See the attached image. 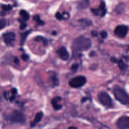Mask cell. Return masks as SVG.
<instances>
[{"label":"cell","instance_id":"cell-35","mask_svg":"<svg viewBox=\"0 0 129 129\" xmlns=\"http://www.w3.org/2000/svg\"><path fill=\"white\" fill-rule=\"evenodd\" d=\"M56 33H57V32H54L52 33V34H54V35H55V34H56Z\"/></svg>","mask_w":129,"mask_h":129},{"label":"cell","instance_id":"cell-6","mask_svg":"<svg viewBox=\"0 0 129 129\" xmlns=\"http://www.w3.org/2000/svg\"><path fill=\"white\" fill-rule=\"evenodd\" d=\"M116 125L118 129H129V118L127 116H123L117 120Z\"/></svg>","mask_w":129,"mask_h":129},{"label":"cell","instance_id":"cell-13","mask_svg":"<svg viewBox=\"0 0 129 129\" xmlns=\"http://www.w3.org/2000/svg\"><path fill=\"white\" fill-rule=\"evenodd\" d=\"M89 0H81L78 2V8L79 9H86L89 6Z\"/></svg>","mask_w":129,"mask_h":129},{"label":"cell","instance_id":"cell-14","mask_svg":"<svg viewBox=\"0 0 129 129\" xmlns=\"http://www.w3.org/2000/svg\"><path fill=\"white\" fill-rule=\"evenodd\" d=\"M43 113L42 112H38L37 113V115H36L35 117V119L33 120V122H32L31 123V127H35L37 123H38V122H40V120H42L43 117Z\"/></svg>","mask_w":129,"mask_h":129},{"label":"cell","instance_id":"cell-5","mask_svg":"<svg viewBox=\"0 0 129 129\" xmlns=\"http://www.w3.org/2000/svg\"><path fill=\"white\" fill-rule=\"evenodd\" d=\"M86 82V78L83 76H79L71 79L69 82V84L72 88H78L83 86Z\"/></svg>","mask_w":129,"mask_h":129},{"label":"cell","instance_id":"cell-19","mask_svg":"<svg viewBox=\"0 0 129 129\" xmlns=\"http://www.w3.org/2000/svg\"><path fill=\"white\" fill-rule=\"evenodd\" d=\"M33 20L37 21V23H38V25H42L44 24V22L40 20V16L38 15L34 16H33Z\"/></svg>","mask_w":129,"mask_h":129},{"label":"cell","instance_id":"cell-7","mask_svg":"<svg viewBox=\"0 0 129 129\" xmlns=\"http://www.w3.org/2000/svg\"><path fill=\"white\" fill-rule=\"evenodd\" d=\"M128 30H129V28L127 26L121 25L117 26L115 28L114 33L117 37L120 38H125L127 34Z\"/></svg>","mask_w":129,"mask_h":129},{"label":"cell","instance_id":"cell-11","mask_svg":"<svg viewBox=\"0 0 129 129\" xmlns=\"http://www.w3.org/2000/svg\"><path fill=\"white\" fill-rule=\"evenodd\" d=\"M61 99H62V98L59 97H56L52 99V105L53 108L55 110H59L63 107V106L61 104H59V102L61 101Z\"/></svg>","mask_w":129,"mask_h":129},{"label":"cell","instance_id":"cell-24","mask_svg":"<svg viewBox=\"0 0 129 129\" xmlns=\"http://www.w3.org/2000/svg\"><path fill=\"white\" fill-rule=\"evenodd\" d=\"M100 36L103 38H106V37H108V33L106 31H102L100 33Z\"/></svg>","mask_w":129,"mask_h":129},{"label":"cell","instance_id":"cell-2","mask_svg":"<svg viewBox=\"0 0 129 129\" xmlns=\"http://www.w3.org/2000/svg\"><path fill=\"white\" fill-rule=\"evenodd\" d=\"M113 93L117 101L122 105H129V98L127 93L119 86L115 85L113 88Z\"/></svg>","mask_w":129,"mask_h":129},{"label":"cell","instance_id":"cell-30","mask_svg":"<svg viewBox=\"0 0 129 129\" xmlns=\"http://www.w3.org/2000/svg\"><path fill=\"white\" fill-rule=\"evenodd\" d=\"M91 34H92L93 36H95V37H96V36L98 35V32H97V31H93L92 32H91Z\"/></svg>","mask_w":129,"mask_h":129},{"label":"cell","instance_id":"cell-1","mask_svg":"<svg viewBox=\"0 0 129 129\" xmlns=\"http://www.w3.org/2000/svg\"><path fill=\"white\" fill-rule=\"evenodd\" d=\"M91 46L90 39L84 36H80L76 38L72 43V50L73 55H76L78 53L82 51H86Z\"/></svg>","mask_w":129,"mask_h":129},{"label":"cell","instance_id":"cell-28","mask_svg":"<svg viewBox=\"0 0 129 129\" xmlns=\"http://www.w3.org/2000/svg\"><path fill=\"white\" fill-rule=\"evenodd\" d=\"M21 58L23 59L24 61H27V60L28 59V58H29V56L27 55H26V54H23V55H21Z\"/></svg>","mask_w":129,"mask_h":129},{"label":"cell","instance_id":"cell-8","mask_svg":"<svg viewBox=\"0 0 129 129\" xmlns=\"http://www.w3.org/2000/svg\"><path fill=\"white\" fill-rule=\"evenodd\" d=\"M91 12L94 15L97 16L100 15L101 16H104L106 13V6H105V3L103 1H101L100 5H99L98 8H92L91 9Z\"/></svg>","mask_w":129,"mask_h":129},{"label":"cell","instance_id":"cell-34","mask_svg":"<svg viewBox=\"0 0 129 129\" xmlns=\"http://www.w3.org/2000/svg\"><path fill=\"white\" fill-rule=\"evenodd\" d=\"M86 99H88V98H83V99H82V102H84V101H86Z\"/></svg>","mask_w":129,"mask_h":129},{"label":"cell","instance_id":"cell-21","mask_svg":"<svg viewBox=\"0 0 129 129\" xmlns=\"http://www.w3.org/2000/svg\"><path fill=\"white\" fill-rule=\"evenodd\" d=\"M1 8L3 11H10L12 9V6L11 5H5L3 4L1 6Z\"/></svg>","mask_w":129,"mask_h":129},{"label":"cell","instance_id":"cell-17","mask_svg":"<svg viewBox=\"0 0 129 129\" xmlns=\"http://www.w3.org/2000/svg\"><path fill=\"white\" fill-rule=\"evenodd\" d=\"M118 64V65L119 67V68L122 70H125L127 68V65L124 63L123 61L122 60H117L116 63Z\"/></svg>","mask_w":129,"mask_h":129},{"label":"cell","instance_id":"cell-27","mask_svg":"<svg viewBox=\"0 0 129 129\" xmlns=\"http://www.w3.org/2000/svg\"><path fill=\"white\" fill-rule=\"evenodd\" d=\"M12 95H13V96H15V95L17 94V90H16V88H13V89H12Z\"/></svg>","mask_w":129,"mask_h":129},{"label":"cell","instance_id":"cell-9","mask_svg":"<svg viewBox=\"0 0 129 129\" xmlns=\"http://www.w3.org/2000/svg\"><path fill=\"white\" fill-rule=\"evenodd\" d=\"M15 33L14 32H10L5 33L3 35V39H4V42L6 44L8 45H13V42L15 40Z\"/></svg>","mask_w":129,"mask_h":129},{"label":"cell","instance_id":"cell-18","mask_svg":"<svg viewBox=\"0 0 129 129\" xmlns=\"http://www.w3.org/2000/svg\"><path fill=\"white\" fill-rule=\"evenodd\" d=\"M30 31H27V32H25L23 33H21V44L23 46V44H24L26 40V38H27V36H28V35L30 33Z\"/></svg>","mask_w":129,"mask_h":129},{"label":"cell","instance_id":"cell-36","mask_svg":"<svg viewBox=\"0 0 129 129\" xmlns=\"http://www.w3.org/2000/svg\"><path fill=\"white\" fill-rule=\"evenodd\" d=\"M1 101V96H0V101Z\"/></svg>","mask_w":129,"mask_h":129},{"label":"cell","instance_id":"cell-25","mask_svg":"<svg viewBox=\"0 0 129 129\" xmlns=\"http://www.w3.org/2000/svg\"><path fill=\"white\" fill-rule=\"evenodd\" d=\"M78 67H79V65H78V64H74L72 65V67H71V69H72V71H76L77 69H78Z\"/></svg>","mask_w":129,"mask_h":129},{"label":"cell","instance_id":"cell-32","mask_svg":"<svg viewBox=\"0 0 129 129\" xmlns=\"http://www.w3.org/2000/svg\"><path fill=\"white\" fill-rule=\"evenodd\" d=\"M14 62L16 63V64H19V61H18V59L17 57H15Z\"/></svg>","mask_w":129,"mask_h":129},{"label":"cell","instance_id":"cell-29","mask_svg":"<svg viewBox=\"0 0 129 129\" xmlns=\"http://www.w3.org/2000/svg\"><path fill=\"white\" fill-rule=\"evenodd\" d=\"M8 92H4V98H6V99H8L9 98V97H8Z\"/></svg>","mask_w":129,"mask_h":129},{"label":"cell","instance_id":"cell-23","mask_svg":"<svg viewBox=\"0 0 129 129\" xmlns=\"http://www.w3.org/2000/svg\"><path fill=\"white\" fill-rule=\"evenodd\" d=\"M55 17H56V18L59 20H62L64 19L63 18V15L61 14V13H60L59 12H57V13H56V14H55Z\"/></svg>","mask_w":129,"mask_h":129},{"label":"cell","instance_id":"cell-3","mask_svg":"<svg viewBox=\"0 0 129 129\" xmlns=\"http://www.w3.org/2000/svg\"><path fill=\"white\" fill-rule=\"evenodd\" d=\"M98 98L99 101L103 106L109 108L113 107V101L107 93L104 92V91L100 92L98 94Z\"/></svg>","mask_w":129,"mask_h":129},{"label":"cell","instance_id":"cell-15","mask_svg":"<svg viewBox=\"0 0 129 129\" xmlns=\"http://www.w3.org/2000/svg\"><path fill=\"white\" fill-rule=\"evenodd\" d=\"M20 15L21 16L23 21H27V20H29V18H30V15L25 10H21L20 12Z\"/></svg>","mask_w":129,"mask_h":129},{"label":"cell","instance_id":"cell-22","mask_svg":"<svg viewBox=\"0 0 129 129\" xmlns=\"http://www.w3.org/2000/svg\"><path fill=\"white\" fill-rule=\"evenodd\" d=\"M19 21H20V23H21V25H20V29H21V30H23V29H25L27 27V23H25L24 21H21V20H20V19H19Z\"/></svg>","mask_w":129,"mask_h":129},{"label":"cell","instance_id":"cell-20","mask_svg":"<svg viewBox=\"0 0 129 129\" xmlns=\"http://www.w3.org/2000/svg\"><path fill=\"white\" fill-rule=\"evenodd\" d=\"M6 24H7V22H6V20L0 19V30H1V29L6 27Z\"/></svg>","mask_w":129,"mask_h":129},{"label":"cell","instance_id":"cell-31","mask_svg":"<svg viewBox=\"0 0 129 129\" xmlns=\"http://www.w3.org/2000/svg\"><path fill=\"white\" fill-rule=\"evenodd\" d=\"M111 61H112V62H113V63H116V61H117V59H116L115 57H112V58H111Z\"/></svg>","mask_w":129,"mask_h":129},{"label":"cell","instance_id":"cell-26","mask_svg":"<svg viewBox=\"0 0 129 129\" xmlns=\"http://www.w3.org/2000/svg\"><path fill=\"white\" fill-rule=\"evenodd\" d=\"M62 15H63V18L64 19H67L68 18H69V13H66V12H64Z\"/></svg>","mask_w":129,"mask_h":129},{"label":"cell","instance_id":"cell-16","mask_svg":"<svg viewBox=\"0 0 129 129\" xmlns=\"http://www.w3.org/2000/svg\"><path fill=\"white\" fill-rule=\"evenodd\" d=\"M125 4L123 3H120L115 8V12L117 14H121V13H123L125 11Z\"/></svg>","mask_w":129,"mask_h":129},{"label":"cell","instance_id":"cell-33","mask_svg":"<svg viewBox=\"0 0 129 129\" xmlns=\"http://www.w3.org/2000/svg\"><path fill=\"white\" fill-rule=\"evenodd\" d=\"M68 129H78V128L75 127H70L68 128Z\"/></svg>","mask_w":129,"mask_h":129},{"label":"cell","instance_id":"cell-12","mask_svg":"<svg viewBox=\"0 0 129 129\" xmlns=\"http://www.w3.org/2000/svg\"><path fill=\"white\" fill-rule=\"evenodd\" d=\"M49 80L51 82L52 84L54 86H57L59 85V78L57 77V74H55V72H52V74H50L49 72Z\"/></svg>","mask_w":129,"mask_h":129},{"label":"cell","instance_id":"cell-4","mask_svg":"<svg viewBox=\"0 0 129 129\" xmlns=\"http://www.w3.org/2000/svg\"><path fill=\"white\" fill-rule=\"evenodd\" d=\"M8 118L13 123H24L25 122V116L22 112L18 110H14L10 114Z\"/></svg>","mask_w":129,"mask_h":129},{"label":"cell","instance_id":"cell-10","mask_svg":"<svg viewBox=\"0 0 129 129\" xmlns=\"http://www.w3.org/2000/svg\"><path fill=\"white\" fill-rule=\"evenodd\" d=\"M57 54H58L59 57L64 61H67L69 58V54L66 48L64 47H62L59 48L57 50Z\"/></svg>","mask_w":129,"mask_h":129}]
</instances>
